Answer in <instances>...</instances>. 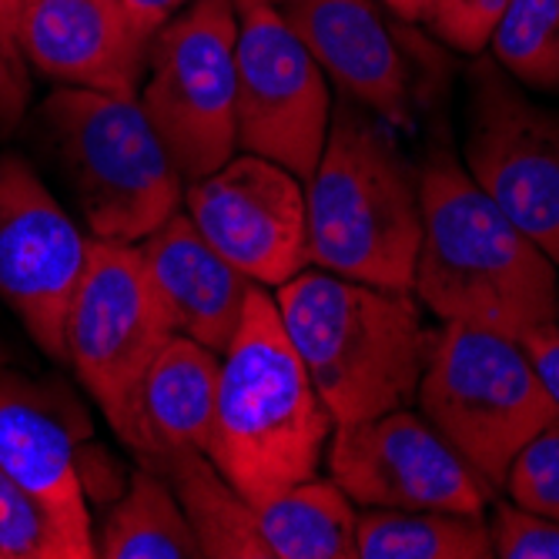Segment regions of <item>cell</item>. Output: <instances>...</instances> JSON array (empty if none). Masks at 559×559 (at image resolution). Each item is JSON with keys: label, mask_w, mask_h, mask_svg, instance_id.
<instances>
[{"label": "cell", "mask_w": 559, "mask_h": 559, "mask_svg": "<svg viewBox=\"0 0 559 559\" xmlns=\"http://www.w3.org/2000/svg\"><path fill=\"white\" fill-rule=\"evenodd\" d=\"M419 205L413 288L432 316L510 338L556 322L552 259L492 205L452 151L432 147L426 155Z\"/></svg>", "instance_id": "cell-1"}, {"label": "cell", "mask_w": 559, "mask_h": 559, "mask_svg": "<svg viewBox=\"0 0 559 559\" xmlns=\"http://www.w3.org/2000/svg\"><path fill=\"white\" fill-rule=\"evenodd\" d=\"M335 419L295 352L275 298L255 285L222 352L205 455L251 506L316 479Z\"/></svg>", "instance_id": "cell-2"}, {"label": "cell", "mask_w": 559, "mask_h": 559, "mask_svg": "<svg viewBox=\"0 0 559 559\" xmlns=\"http://www.w3.org/2000/svg\"><path fill=\"white\" fill-rule=\"evenodd\" d=\"M282 325L335 426L409 409L436 332L413 288L305 269L275 295Z\"/></svg>", "instance_id": "cell-3"}, {"label": "cell", "mask_w": 559, "mask_h": 559, "mask_svg": "<svg viewBox=\"0 0 559 559\" xmlns=\"http://www.w3.org/2000/svg\"><path fill=\"white\" fill-rule=\"evenodd\" d=\"M309 262L316 269L413 288L423 241L419 171L399 147V131L342 97L332 108L322 158L305 181Z\"/></svg>", "instance_id": "cell-4"}, {"label": "cell", "mask_w": 559, "mask_h": 559, "mask_svg": "<svg viewBox=\"0 0 559 559\" xmlns=\"http://www.w3.org/2000/svg\"><path fill=\"white\" fill-rule=\"evenodd\" d=\"M91 238L138 245L185 201V178L128 94L58 87L37 111Z\"/></svg>", "instance_id": "cell-5"}, {"label": "cell", "mask_w": 559, "mask_h": 559, "mask_svg": "<svg viewBox=\"0 0 559 559\" xmlns=\"http://www.w3.org/2000/svg\"><path fill=\"white\" fill-rule=\"evenodd\" d=\"M416 402L426 423L496 492L520 449L559 419V405L520 338L442 322Z\"/></svg>", "instance_id": "cell-6"}, {"label": "cell", "mask_w": 559, "mask_h": 559, "mask_svg": "<svg viewBox=\"0 0 559 559\" xmlns=\"http://www.w3.org/2000/svg\"><path fill=\"white\" fill-rule=\"evenodd\" d=\"M235 0H188L147 40L138 100L185 181L218 171L238 151Z\"/></svg>", "instance_id": "cell-7"}, {"label": "cell", "mask_w": 559, "mask_h": 559, "mask_svg": "<svg viewBox=\"0 0 559 559\" xmlns=\"http://www.w3.org/2000/svg\"><path fill=\"white\" fill-rule=\"evenodd\" d=\"M178 335L151 288L138 245L87 241V265L71 295L64 348L84 389L128 445L147 366Z\"/></svg>", "instance_id": "cell-8"}, {"label": "cell", "mask_w": 559, "mask_h": 559, "mask_svg": "<svg viewBox=\"0 0 559 559\" xmlns=\"http://www.w3.org/2000/svg\"><path fill=\"white\" fill-rule=\"evenodd\" d=\"M238 147L312 178L332 124V94L312 50L272 4L238 8Z\"/></svg>", "instance_id": "cell-9"}, {"label": "cell", "mask_w": 559, "mask_h": 559, "mask_svg": "<svg viewBox=\"0 0 559 559\" xmlns=\"http://www.w3.org/2000/svg\"><path fill=\"white\" fill-rule=\"evenodd\" d=\"M466 171L559 269V115L526 97L496 58L469 71Z\"/></svg>", "instance_id": "cell-10"}, {"label": "cell", "mask_w": 559, "mask_h": 559, "mask_svg": "<svg viewBox=\"0 0 559 559\" xmlns=\"http://www.w3.org/2000/svg\"><path fill=\"white\" fill-rule=\"evenodd\" d=\"M87 241L21 155H0V298L55 362H68L64 319Z\"/></svg>", "instance_id": "cell-11"}, {"label": "cell", "mask_w": 559, "mask_h": 559, "mask_svg": "<svg viewBox=\"0 0 559 559\" xmlns=\"http://www.w3.org/2000/svg\"><path fill=\"white\" fill-rule=\"evenodd\" d=\"M332 483L369 510L486 513L492 489L416 413L335 426L329 445Z\"/></svg>", "instance_id": "cell-12"}, {"label": "cell", "mask_w": 559, "mask_h": 559, "mask_svg": "<svg viewBox=\"0 0 559 559\" xmlns=\"http://www.w3.org/2000/svg\"><path fill=\"white\" fill-rule=\"evenodd\" d=\"M84 405L64 382L31 379L0 362V466L40 506L64 559L94 556V526L81 486Z\"/></svg>", "instance_id": "cell-13"}, {"label": "cell", "mask_w": 559, "mask_h": 559, "mask_svg": "<svg viewBox=\"0 0 559 559\" xmlns=\"http://www.w3.org/2000/svg\"><path fill=\"white\" fill-rule=\"evenodd\" d=\"M188 218L222 259L259 285H285L309 262L305 185L259 155H231L185 188Z\"/></svg>", "instance_id": "cell-14"}, {"label": "cell", "mask_w": 559, "mask_h": 559, "mask_svg": "<svg viewBox=\"0 0 559 559\" xmlns=\"http://www.w3.org/2000/svg\"><path fill=\"white\" fill-rule=\"evenodd\" d=\"M17 50L61 87L138 97L147 71V40L124 0H24Z\"/></svg>", "instance_id": "cell-15"}, {"label": "cell", "mask_w": 559, "mask_h": 559, "mask_svg": "<svg viewBox=\"0 0 559 559\" xmlns=\"http://www.w3.org/2000/svg\"><path fill=\"white\" fill-rule=\"evenodd\" d=\"M282 17L345 97L395 131L416 128L409 64L372 0H301Z\"/></svg>", "instance_id": "cell-16"}, {"label": "cell", "mask_w": 559, "mask_h": 559, "mask_svg": "<svg viewBox=\"0 0 559 559\" xmlns=\"http://www.w3.org/2000/svg\"><path fill=\"white\" fill-rule=\"evenodd\" d=\"M138 251L171 329L222 355L241 325L248 292L259 282L222 259L181 209L141 238Z\"/></svg>", "instance_id": "cell-17"}, {"label": "cell", "mask_w": 559, "mask_h": 559, "mask_svg": "<svg viewBox=\"0 0 559 559\" xmlns=\"http://www.w3.org/2000/svg\"><path fill=\"white\" fill-rule=\"evenodd\" d=\"M222 355L188 335H171L147 366L128 445L138 463L171 449H209Z\"/></svg>", "instance_id": "cell-18"}, {"label": "cell", "mask_w": 559, "mask_h": 559, "mask_svg": "<svg viewBox=\"0 0 559 559\" xmlns=\"http://www.w3.org/2000/svg\"><path fill=\"white\" fill-rule=\"evenodd\" d=\"M178 496L181 510L209 559H265L255 533V506L241 499L212 460L198 449H171L144 460Z\"/></svg>", "instance_id": "cell-19"}, {"label": "cell", "mask_w": 559, "mask_h": 559, "mask_svg": "<svg viewBox=\"0 0 559 559\" xmlns=\"http://www.w3.org/2000/svg\"><path fill=\"white\" fill-rule=\"evenodd\" d=\"M352 499L332 479H305L255 506V533L265 559H359Z\"/></svg>", "instance_id": "cell-20"}, {"label": "cell", "mask_w": 559, "mask_h": 559, "mask_svg": "<svg viewBox=\"0 0 559 559\" xmlns=\"http://www.w3.org/2000/svg\"><path fill=\"white\" fill-rule=\"evenodd\" d=\"M94 556L105 559H194L198 536L181 510L175 489L138 463L124 496L94 530Z\"/></svg>", "instance_id": "cell-21"}, {"label": "cell", "mask_w": 559, "mask_h": 559, "mask_svg": "<svg viewBox=\"0 0 559 559\" xmlns=\"http://www.w3.org/2000/svg\"><path fill=\"white\" fill-rule=\"evenodd\" d=\"M359 559H489L492 536L483 513L369 510L355 526Z\"/></svg>", "instance_id": "cell-22"}, {"label": "cell", "mask_w": 559, "mask_h": 559, "mask_svg": "<svg viewBox=\"0 0 559 559\" xmlns=\"http://www.w3.org/2000/svg\"><path fill=\"white\" fill-rule=\"evenodd\" d=\"M489 47L516 84L559 91V0H510Z\"/></svg>", "instance_id": "cell-23"}, {"label": "cell", "mask_w": 559, "mask_h": 559, "mask_svg": "<svg viewBox=\"0 0 559 559\" xmlns=\"http://www.w3.org/2000/svg\"><path fill=\"white\" fill-rule=\"evenodd\" d=\"M502 492L530 513L559 520V419L520 449Z\"/></svg>", "instance_id": "cell-24"}, {"label": "cell", "mask_w": 559, "mask_h": 559, "mask_svg": "<svg viewBox=\"0 0 559 559\" xmlns=\"http://www.w3.org/2000/svg\"><path fill=\"white\" fill-rule=\"evenodd\" d=\"M0 559H64L40 506L0 466Z\"/></svg>", "instance_id": "cell-25"}, {"label": "cell", "mask_w": 559, "mask_h": 559, "mask_svg": "<svg viewBox=\"0 0 559 559\" xmlns=\"http://www.w3.org/2000/svg\"><path fill=\"white\" fill-rule=\"evenodd\" d=\"M489 536L499 559H559V520L530 513L513 499L492 506Z\"/></svg>", "instance_id": "cell-26"}, {"label": "cell", "mask_w": 559, "mask_h": 559, "mask_svg": "<svg viewBox=\"0 0 559 559\" xmlns=\"http://www.w3.org/2000/svg\"><path fill=\"white\" fill-rule=\"evenodd\" d=\"M506 8L510 0H432L423 21L442 44L463 55H483Z\"/></svg>", "instance_id": "cell-27"}, {"label": "cell", "mask_w": 559, "mask_h": 559, "mask_svg": "<svg viewBox=\"0 0 559 559\" xmlns=\"http://www.w3.org/2000/svg\"><path fill=\"white\" fill-rule=\"evenodd\" d=\"M27 68L17 64L4 47H0V134H11L27 111Z\"/></svg>", "instance_id": "cell-28"}, {"label": "cell", "mask_w": 559, "mask_h": 559, "mask_svg": "<svg viewBox=\"0 0 559 559\" xmlns=\"http://www.w3.org/2000/svg\"><path fill=\"white\" fill-rule=\"evenodd\" d=\"M523 348L530 352V359L536 366V372L543 376L549 395L559 405V325L546 322V325H533L530 332L520 335Z\"/></svg>", "instance_id": "cell-29"}, {"label": "cell", "mask_w": 559, "mask_h": 559, "mask_svg": "<svg viewBox=\"0 0 559 559\" xmlns=\"http://www.w3.org/2000/svg\"><path fill=\"white\" fill-rule=\"evenodd\" d=\"M124 8L134 27L141 31V37L151 40L158 34V27H165L181 8H188V0H124Z\"/></svg>", "instance_id": "cell-30"}, {"label": "cell", "mask_w": 559, "mask_h": 559, "mask_svg": "<svg viewBox=\"0 0 559 559\" xmlns=\"http://www.w3.org/2000/svg\"><path fill=\"white\" fill-rule=\"evenodd\" d=\"M21 8H24V0H0V47H4L17 64H24L21 50H17V17H21Z\"/></svg>", "instance_id": "cell-31"}, {"label": "cell", "mask_w": 559, "mask_h": 559, "mask_svg": "<svg viewBox=\"0 0 559 559\" xmlns=\"http://www.w3.org/2000/svg\"><path fill=\"white\" fill-rule=\"evenodd\" d=\"M382 4H385L399 21H423L432 0H382Z\"/></svg>", "instance_id": "cell-32"}, {"label": "cell", "mask_w": 559, "mask_h": 559, "mask_svg": "<svg viewBox=\"0 0 559 559\" xmlns=\"http://www.w3.org/2000/svg\"><path fill=\"white\" fill-rule=\"evenodd\" d=\"M245 4H272V8H288V4H301V0H235V8H245Z\"/></svg>", "instance_id": "cell-33"}, {"label": "cell", "mask_w": 559, "mask_h": 559, "mask_svg": "<svg viewBox=\"0 0 559 559\" xmlns=\"http://www.w3.org/2000/svg\"><path fill=\"white\" fill-rule=\"evenodd\" d=\"M556 325H559V282H556Z\"/></svg>", "instance_id": "cell-34"}, {"label": "cell", "mask_w": 559, "mask_h": 559, "mask_svg": "<svg viewBox=\"0 0 559 559\" xmlns=\"http://www.w3.org/2000/svg\"><path fill=\"white\" fill-rule=\"evenodd\" d=\"M11 359V355H8V348L4 345H0V362H8Z\"/></svg>", "instance_id": "cell-35"}]
</instances>
